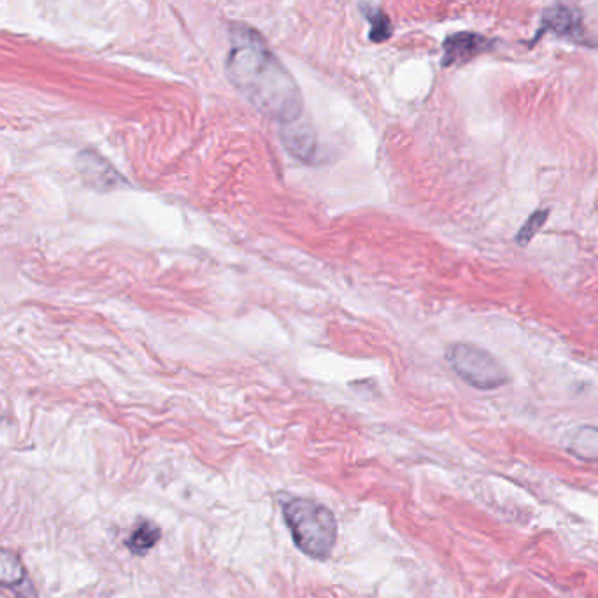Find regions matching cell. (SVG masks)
<instances>
[{
    "instance_id": "cell-3",
    "label": "cell",
    "mask_w": 598,
    "mask_h": 598,
    "mask_svg": "<svg viewBox=\"0 0 598 598\" xmlns=\"http://www.w3.org/2000/svg\"><path fill=\"white\" fill-rule=\"evenodd\" d=\"M446 362L451 371L467 385L492 392L509 383V372L488 351L469 342H455L446 349Z\"/></svg>"
},
{
    "instance_id": "cell-12",
    "label": "cell",
    "mask_w": 598,
    "mask_h": 598,
    "mask_svg": "<svg viewBox=\"0 0 598 598\" xmlns=\"http://www.w3.org/2000/svg\"><path fill=\"white\" fill-rule=\"evenodd\" d=\"M549 209H537L534 213L528 216V220L521 225L518 234H516V243L520 246H527L532 239H534L537 232L544 227V223L548 221Z\"/></svg>"
},
{
    "instance_id": "cell-1",
    "label": "cell",
    "mask_w": 598,
    "mask_h": 598,
    "mask_svg": "<svg viewBox=\"0 0 598 598\" xmlns=\"http://www.w3.org/2000/svg\"><path fill=\"white\" fill-rule=\"evenodd\" d=\"M225 69L257 111L283 125L299 122L304 109L299 85L260 32L246 25L232 27Z\"/></svg>"
},
{
    "instance_id": "cell-5",
    "label": "cell",
    "mask_w": 598,
    "mask_h": 598,
    "mask_svg": "<svg viewBox=\"0 0 598 598\" xmlns=\"http://www.w3.org/2000/svg\"><path fill=\"white\" fill-rule=\"evenodd\" d=\"M553 32L555 36L567 37L576 43L584 41L583 37V16L579 11L563 4L549 6L542 11L541 29L537 37Z\"/></svg>"
},
{
    "instance_id": "cell-7",
    "label": "cell",
    "mask_w": 598,
    "mask_h": 598,
    "mask_svg": "<svg viewBox=\"0 0 598 598\" xmlns=\"http://www.w3.org/2000/svg\"><path fill=\"white\" fill-rule=\"evenodd\" d=\"M281 139L286 150L292 153L293 157L299 158L302 162H313L316 157V136L314 130L307 125H297V122L285 125L281 130Z\"/></svg>"
},
{
    "instance_id": "cell-4",
    "label": "cell",
    "mask_w": 598,
    "mask_h": 598,
    "mask_svg": "<svg viewBox=\"0 0 598 598\" xmlns=\"http://www.w3.org/2000/svg\"><path fill=\"white\" fill-rule=\"evenodd\" d=\"M492 41L477 32L462 30L456 32L444 39L442 43V67H453V65H462L469 62L472 58L483 55L485 51L490 50Z\"/></svg>"
},
{
    "instance_id": "cell-8",
    "label": "cell",
    "mask_w": 598,
    "mask_h": 598,
    "mask_svg": "<svg viewBox=\"0 0 598 598\" xmlns=\"http://www.w3.org/2000/svg\"><path fill=\"white\" fill-rule=\"evenodd\" d=\"M565 449L570 455L588 463L598 462V428L591 425L577 427L570 432Z\"/></svg>"
},
{
    "instance_id": "cell-11",
    "label": "cell",
    "mask_w": 598,
    "mask_h": 598,
    "mask_svg": "<svg viewBox=\"0 0 598 598\" xmlns=\"http://www.w3.org/2000/svg\"><path fill=\"white\" fill-rule=\"evenodd\" d=\"M364 18L371 25L369 30V39L372 43H385L393 34V25L390 16L386 15L383 9L379 6H372V4H362L360 6Z\"/></svg>"
},
{
    "instance_id": "cell-9",
    "label": "cell",
    "mask_w": 598,
    "mask_h": 598,
    "mask_svg": "<svg viewBox=\"0 0 598 598\" xmlns=\"http://www.w3.org/2000/svg\"><path fill=\"white\" fill-rule=\"evenodd\" d=\"M162 530L153 521L139 520L125 539V548L134 556H146L157 546Z\"/></svg>"
},
{
    "instance_id": "cell-2",
    "label": "cell",
    "mask_w": 598,
    "mask_h": 598,
    "mask_svg": "<svg viewBox=\"0 0 598 598\" xmlns=\"http://www.w3.org/2000/svg\"><path fill=\"white\" fill-rule=\"evenodd\" d=\"M283 520L292 535L293 544L313 560H327L337 542V520L334 513L311 499L285 500Z\"/></svg>"
},
{
    "instance_id": "cell-10",
    "label": "cell",
    "mask_w": 598,
    "mask_h": 598,
    "mask_svg": "<svg viewBox=\"0 0 598 598\" xmlns=\"http://www.w3.org/2000/svg\"><path fill=\"white\" fill-rule=\"evenodd\" d=\"M30 581L27 576V570L23 567L20 556L15 555L9 549H2V556H0V584L6 590L15 591L23 586V584Z\"/></svg>"
},
{
    "instance_id": "cell-6",
    "label": "cell",
    "mask_w": 598,
    "mask_h": 598,
    "mask_svg": "<svg viewBox=\"0 0 598 598\" xmlns=\"http://www.w3.org/2000/svg\"><path fill=\"white\" fill-rule=\"evenodd\" d=\"M78 167L81 176L86 179V183L92 185L93 188H97L100 192H106V190L116 188V185H118L120 176L97 153L83 151L78 158Z\"/></svg>"
}]
</instances>
